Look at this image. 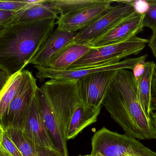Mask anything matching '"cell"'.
I'll return each instance as SVG.
<instances>
[{"instance_id": "6da1fadb", "label": "cell", "mask_w": 156, "mask_h": 156, "mask_svg": "<svg viewBox=\"0 0 156 156\" xmlns=\"http://www.w3.org/2000/svg\"><path fill=\"white\" fill-rule=\"evenodd\" d=\"M55 19L0 28V69L10 76L24 67L54 31Z\"/></svg>"}, {"instance_id": "7a4b0ae2", "label": "cell", "mask_w": 156, "mask_h": 156, "mask_svg": "<svg viewBox=\"0 0 156 156\" xmlns=\"http://www.w3.org/2000/svg\"><path fill=\"white\" fill-rule=\"evenodd\" d=\"M44 118L57 150L69 156L67 147L68 125L75 106L81 101L78 80L50 79L39 87Z\"/></svg>"}, {"instance_id": "3957f363", "label": "cell", "mask_w": 156, "mask_h": 156, "mask_svg": "<svg viewBox=\"0 0 156 156\" xmlns=\"http://www.w3.org/2000/svg\"><path fill=\"white\" fill-rule=\"evenodd\" d=\"M90 156H156V153L135 138L105 127L95 132Z\"/></svg>"}, {"instance_id": "277c9868", "label": "cell", "mask_w": 156, "mask_h": 156, "mask_svg": "<svg viewBox=\"0 0 156 156\" xmlns=\"http://www.w3.org/2000/svg\"><path fill=\"white\" fill-rule=\"evenodd\" d=\"M149 40L136 37L116 44L91 49L78 61L71 66L69 70H75L118 62L121 59L138 54L146 47Z\"/></svg>"}, {"instance_id": "5b68a950", "label": "cell", "mask_w": 156, "mask_h": 156, "mask_svg": "<svg viewBox=\"0 0 156 156\" xmlns=\"http://www.w3.org/2000/svg\"><path fill=\"white\" fill-rule=\"evenodd\" d=\"M113 82L144 140L156 139L151 119L146 116L139 101L133 72L128 69L119 70Z\"/></svg>"}, {"instance_id": "8992f818", "label": "cell", "mask_w": 156, "mask_h": 156, "mask_svg": "<svg viewBox=\"0 0 156 156\" xmlns=\"http://www.w3.org/2000/svg\"><path fill=\"white\" fill-rule=\"evenodd\" d=\"M23 78L18 91L11 102L4 121L0 124L3 129L10 128L22 130L25 115L39 87L37 80L29 70H23Z\"/></svg>"}, {"instance_id": "52a82bcc", "label": "cell", "mask_w": 156, "mask_h": 156, "mask_svg": "<svg viewBox=\"0 0 156 156\" xmlns=\"http://www.w3.org/2000/svg\"><path fill=\"white\" fill-rule=\"evenodd\" d=\"M105 14L77 32L74 43L88 44L113 28L117 23L134 13L135 9L129 4L119 2Z\"/></svg>"}, {"instance_id": "ba28073f", "label": "cell", "mask_w": 156, "mask_h": 156, "mask_svg": "<svg viewBox=\"0 0 156 156\" xmlns=\"http://www.w3.org/2000/svg\"><path fill=\"white\" fill-rule=\"evenodd\" d=\"M147 55L139 56L136 58H128L118 62L111 63L87 68L65 71H56L49 68L34 66L38 72L36 76L41 82L45 79H66L78 80L86 76L96 72L108 70H118L120 69H130L133 70L136 65L142 61H146Z\"/></svg>"}, {"instance_id": "9c48e42d", "label": "cell", "mask_w": 156, "mask_h": 156, "mask_svg": "<svg viewBox=\"0 0 156 156\" xmlns=\"http://www.w3.org/2000/svg\"><path fill=\"white\" fill-rule=\"evenodd\" d=\"M22 130L30 140L37 145L59 152L45 124L38 91L34 97L25 115Z\"/></svg>"}, {"instance_id": "30bf717a", "label": "cell", "mask_w": 156, "mask_h": 156, "mask_svg": "<svg viewBox=\"0 0 156 156\" xmlns=\"http://www.w3.org/2000/svg\"><path fill=\"white\" fill-rule=\"evenodd\" d=\"M118 70L96 72L79 79L78 88L81 101L95 107L103 105L108 90Z\"/></svg>"}, {"instance_id": "8fae6325", "label": "cell", "mask_w": 156, "mask_h": 156, "mask_svg": "<svg viewBox=\"0 0 156 156\" xmlns=\"http://www.w3.org/2000/svg\"><path fill=\"white\" fill-rule=\"evenodd\" d=\"M114 1L101 0L99 3L78 11L60 16L56 21L57 29L69 33H77L108 12Z\"/></svg>"}, {"instance_id": "7c38bea8", "label": "cell", "mask_w": 156, "mask_h": 156, "mask_svg": "<svg viewBox=\"0 0 156 156\" xmlns=\"http://www.w3.org/2000/svg\"><path fill=\"white\" fill-rule=\"evenodd\" d=\"M144 15L134 12L117 23L102 36L90 43L91 47H98L126 41L143 31Z\"/></svg>"}, {"instance_id": "4fadbf2b", "label": "cell", "mask_w": 156, "mask_h": 156, "mask_svg": "<svg viewBox=\"0 0 156 156\" xmlns=\"http://www.w3.org/2000/svg\"><path fill=\"white\" fill-rule=\"evenodd\" d=\"M103 105L111 117L123 128L126 135L135 138L144 140L113 81L104 98Z\"/></svg>"}, {"instance_id": "5bb4252c", "label": "cell", "mask_w": 156, "mask_h": 156, "mask_svg": "<svg viewBox=\"0 0 156 156\" xmlns=\"http://www.w3.org/2000/svg\"><path fill=\"white\" fill-rule=\"evenodd\" d=\"M77 33L63 31L56 28L39 49L29 64L48 68L49 62L57 53L74 43Z\"/></svg>"}, {"instance_id": "9a60e30c", "label": "cell", "mask_w": 156, "mask_h": 156, "mask_svg": "<svg viewBox=\"0 0 156 156\" xmlns=\"http://www.w3.org/2000/svg\"><path fill=\"white\" fill-rule=\"evenodd\" d=\"M102 107L87 105L81 101L76 103L67 129V140L73 139L85 128L95 123Z\"/></svg>"}, {"instance_id": "2e32d148", "label": "cell", "mask_w": 156, "mask_h": 156, "mask_svg": "<svg viewBox=\"0 0 156 156\" xmlns=\"http://www.w3.org/2000/svg\"><path fill=\"white\" fill-rule=\"evenodd\" d=\"M59 14L58 10L50 4L47 0H45L41 3L29 5L15 13L7 26L15 23L33 22L49 19L57 20Z\"/></svg>"}, {"instance_id": "e0dca14e", "label": "cell", "mask_w": 156, "mask_h": 156, "mask_svg": "<svg viewBox=\"0 0 156 156\" xmlns=\"http://www.w3.org/2000/svg\"><path fill=\"white\" fill-rule=\"evenodd\" d=\"M91 48L88 44H71L51 59L48 68L56 71L69 70L72 65L82 58Z\"/></svg>"}, {"instance_id": "ac0fdd59", "label": "cell", "mask_w": 156, "mask_h": 156, "mask_svg": "<svg viewBox=\"0 0 156 156\" xmlns=\"http://www.w3.org/2000/svg\"><path fill=\"white\" fill-rule=\"evenodd\" d=\"M156 64L153 62H147L143 73L135 78L139 101L149 119H151L153 113L151 107V83Z\"/></svg>"}, {"instance_id": "d6986e66", "label": "cell", "mask_w": 156, "mask_h": 156, "mask_svg": "<svg viewBox=\"0 0 156 156\" xmlns=\"http://www.w3.org/2000/svg\"><path fill=\"white\" fill-rule=\"evenodd\" d=\"M4 129L24 156L62 155L59 152L52 151L35 144L30 140L22 130L10 128Z\"/></svg>"}, {"instance_id": "ffe728a7", "label": "cell", "mask_w": 156, "mask_h": 156, "mask_svg": "<svg viewBox=\"0 0 156 156\" xmlns=\"http://www.w3.org/2000/svg\"><path fill=\"white\" fill-rule=\"evenodd\" d=\"M23 78V72L12 75L6 84L1 89L0 94V119L1 124L4 121L7 110L14 98Z\"/></svg>"}, {"instance_id": "44dd1931", "label": "cell", "mask_w": 156, "mask_h": 156, "mask_svg": "<svg viewBox=\"0 0 156 156\" xmlns=\"http://www.w3.org/2000/svg\"><path fill=\"white\" fill-rule=\"evenodd\" d=\"M101 0H50V4L58 10L60 16L86 9L99 3Z\"/></svg>"}, {"instance_id": "7402d4cb", "label": "cell", "mask_w": 156, "mask_h": 156, "mask_svg": "<svg viewBox=\"0 0 156 156\" xmlns=\"http://www.w3.org/2000/svg\"><path fill=\"white\" fill-rule=\"evenodd\" d=\"M0 146H2L9 156H24L5 130L0 127Z\"/></svg>"}, {"instance_id": "603a6c76", "label": "cell", "mask_w": 156, "mask_h": 156, "mask_svg": "<svg viewBox=\"0 0 156 156\" xmlns=\"http://www.w3.org/2000/svg\"><path fill=\"white\" fill-rule=\"evenodd\" d=\"M149 9L144 14L143 24L144 27H148L152 32L156 31V0H147Z\"/></svg>"}, {"instance_id": "cb8c5ba5", "label": "cell", "mask_w": 156, "mask_h": 156, "mask_svg": "<svg viewBox=\"0 0 156 156\" xmlns=\"http://www.w3.org/2000/svg\"><path fill=\"white\" fill-rule=\"evenodd\" d=\"M29 4L25 2V0L22 1H0V10L9 11L17 12L25 9Z\"/></svg>"}, {"instance_id": "d4e9b609", "label": "cell", "mask_w": 156, "mask_h": 156, "mask_svg": "<svg viewBox=\"0 0 156 156\" xmlns=\"http://www.w3.org/2000/svg\"><path fill=\"white\" fill-rule=\"evenodd\" d=\"M114 2H121L124 4H129L132 6L135 12L139 14L144 15L148 10L149 4L146 0L138 1H114Z\"/></svg>"}, {"instance_id": "484cf974", "label": "cell", "mask_w": 156, "mask_h": 156, "mask_svg": "<svg viewBox=\"0 0 156 156\" xmlns=\"http://www.w3.org/2000/svg\"><path fill=\"white\" fill-rule=\"evenodd\" d=\"M16 12L0 10V28L5 27L9 23Z\"/></svg>"}, {"instance_id": "4316f807", "label": "cell", "mask_w": 156, "mask_h": 156, "mask_svg": "<svg viewBox=\"0 0 156 156\" xmlns=\"http://www.w3.org/2000/svg\"><path fill=\"white\" fill-rule=\"evenodd\" d=\"M151 107L152 112L156 111V66L154 69L151 83Z\"/></svg>"}, {"instance_id": "83f0119b", "label": "cell", "mask_w": 156, "mask_h": 156, "mask_svg": "<svg viewBox=\"0 0 156 156\" xmlns=\"http://www.w3.org/2000/svg\"><path fill=\"white\" fill-rule=\"evenodd\" d=\"M146 61H142L136 65L134 67L133 71V73L135 78L138 77L143 73L145 69Z\"/></svg>"}, {"instance_id": "f1b7e54d", "label": "cell", "mask_w": 156, "mask_h": 156, "mask_svg": "<svg viewBox=\"0 0 156 156\" xmlns=\"http://www.w3.org/2000/svg\"><path fill=\"white\" fill-rule=\"evenodd\" d=\"M148 45L151 49L152 53L156 59V31L153 32L152 35L149 40Z\"/></svg>"}, {"instance_id": "f546056e", "label": "cell", "mask_w": 156, "mask_h": 156, "mask_svg": "<svg viewBox=\"0 0 156 156\" xmlns=\"http://www.w3.org/2000/svg\"><path fill=\"white\" fill-rule=\"evenodd\" d=\"M11 76H12L10 75L8 73L4 72V71L1 70V69H0V85H1V89L2 88L8 83Z\"/></svg>"}, {"instance_id": "4dcf8cb0", "label": "cell", "mask_w": 156, "mask_h": 156, "mask_svg": "<svg viewBox=\"0 0 156 156\" xmlns=\"http://www.w3.org/2000/svg\"><path fill=\"white\" fill-rule=\"evenodd\" d=\"M151 120L154 131L156 135V112L152 113L151 115Z\"/></svg>"}, {"instance_id": "1f68e13d", "label": "cell", "mask_w": 156, "mask_h": 156, "mask_svg": "<svg viewBox=\"0 0 156 156\" xmlns=\"http://www.w3.org/2000/svg\"><path fill=\"white\" fill-rule=\"evenodd\" d=\"M0 156H9L2 146H0Z\"/></svg>"}, {"instance_id": "d6a6232c", "label": "cell", "mask_w": 156, "mask_h": 156, "mask_svg": "<svg viewBox=\"0 0 156 156\" xmlns=\"http://www.w3.org/2000/svg\"><path fill=\"white\" fill-rule=\"evenodd\" d=\"M90 156V155H85V156H82V155H79V156Z\"/></svg>"}, {"instance_id": "836d02e7", "label": "cell", "mask_w": 156, "mask_h": 156, "mask_svg": "<svg viewBox=\"0 0 156 156\" xmlns=\"http://www.w3.org/2000/svg\"><path fill=\"white\" fill-rule=\"evenodd\" d=\"M62 156V155H60V156Z\"/></svg>"}]
</instances>
